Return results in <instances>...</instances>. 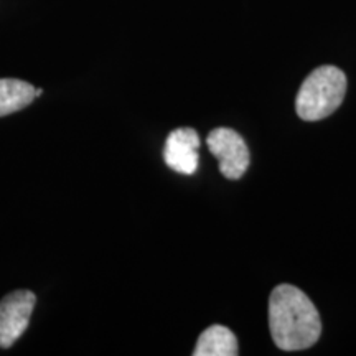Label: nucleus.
I'll use <instances>...</instances> for the list:
<instances>
[{
	"label": "nucleus",
	"mask_w": 356,
	"mask_h": 356,
	"mask_svg": "<svg viewBox=\"0 0 356 356\" xmlns=\"http://www.w3.org/2000/svg\"><path fill=\"white\" fill-rule=\"evenodd\" d=\"M346 76L337 66H320L302 83L296 111L302 121H322L335 113L345 99Z\"/></svg>",
	"instance_id": "obj_2"
},
{
	"label": "nucleus",
	"mask_w": 356,
	"mask_h": 356,
	"mask_svg": "<svg viewBox=\"0 0 356 356\" xmlns=\"http://www.w3.org/2000/svg\"><path fill=\"white\" fill-rule=\"evenodd\" d=\"M208 149L220 160V172L229 180H239L249 167V149L238 132L218 127L208 134Z\"/></svg>",
	"instance_id": "obj_3"
},
{
	"label": "nucleus",
	"mask_w": 356,
	"mask_h": 356,
	"mask_svg": "<svg viewBox=\"0 0 356 356\" xmlns=\"http://www.w3.org/2000/svg\"><path fill=\"white\" fill-rule=\"evenodd\" d=\"M239 353L238 340L229 328L211 325L198 338L195 356H236Z\"/></svg>",
	"instance_id": "obj_6"
},
{
	"label": "nucleus",
	"mask_w": 356,
	"mask_h": 356,
	"mask_svg": "<svg viewBox=\"0 0 356 356\" xmlns=\"http://www.w3.org/2000/svg\"><path fill=\"white\" fill-rule=\"evenodd\" d=\"M37 97V88L20 79H0V118L25 109Z\"/></svg>",
	"instance_id": "obj_7"
},
{
	"label": "nucleus",
	"mask_w": 356,
	"mask_h": 356,
	"mask_svg": "<svg viewBox=\"0 0 356 356\" xmlns=\"http://www.w3.org/2000/svg\"><path fill=\"white\" fill-rule=\"evenodd\" d=\"M269 328L279 350L299 351L317 343L322 322L318 310L300 289L282 284L270 293Z\"/></svg>",
	"instance_id": "obj_1"
},
{
	"label": "nucleus",
	"mask_w": 356,
	"mask_h": 356,
	"mask_svg": "<svg viewBox=\"0 0 356 356\" xmlns=\"http://www.w3.org/2000/svg\"><path fill=\"white\" fill-rule=\"evenodd\" d=\"M43 95V89H37V97Z\"/></svg>",
	"instance_id": "obj_8"
},
{
	"label": "nucleus",
	"mask_w": 356,
	"mask_h": 356,
	"mask_svg": "<svg viewBox=\"0 0 356 356\" xmlns=\"http://www.w3.org/2000/svg\"><path fill=\"white\" fill-rule=\"evenodd\" d=\"M37 297L30 291H15L0 302V348H10L29 328Z\"/></svg>",
	"instance_id": "obj_4"
},
{
	"label": "nucleus",
	"mask_w": 356,
	"mask_h": 356,
	"mask_svg": "<svg viewBox=\"0 0 356 356\" xmlns=\"http://www.w3.org/2000/svg\"><path fill=\"white\" fill-rule=\"evenodd\" d=\"M200 136L195 129L180 127L168 134L163 160L172 170L181 175H193L198 168Z\"/></svg>",
	"instance_id": "obj_5"
}]
</instances>
